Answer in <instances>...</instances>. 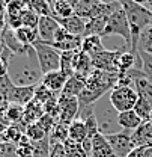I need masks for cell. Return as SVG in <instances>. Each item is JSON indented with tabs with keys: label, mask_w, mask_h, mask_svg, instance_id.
<instances>
[{
	"label": "cell",
	"mask_w": 152,
	"mask_h": 157,
	"mask_svg": "<svg viewBox=\"0 0 152 157\" xmlns=\"http://www.w3.org/2000/svg\"><path fill=\"white\" fill-rule=\"evenodd\" d=\"M42 76L33 45L23 55H12L8 62V77L14 86H38Z\"/></svg>",
	"instance_id": "1"
},
{
	"label": "cell",
	"mask_w": 152,
	"mask_h": 157,
	"mask_svg": "<svg viewBox=\"0 0 152 157\" xmlns=\"http://www.w3.org/2000/svg\"><path fill=\"white\" fill-rule=\"evenodd\" d=\"M117 73H109L101 70H92V73L86 78V89L78 97L80 104H94L107 92H110L117 85Z\"/></svg>",
	"instance_id": "2"
},
{
	"label": "cell",
	"mask_w": 152,
	"mask_h": 157,
	"mask_svg": "<svg viewBox=\"0 0 152 157\" xmlns=\"http://www.w3.org/2000/svg\"><path fill=\"white\" fill-rule=\"evenodd\" d=\"M117 2L120 3V6L125 11L127 18H128L130 30H131V53L139 55L137 53V41H139L140 33L149 24H152V12L148 8L134 3L133 0H117Z\"/></svg>",
	"instance_id": "3"
},
{
	"label": "cell",
	"mask_w": 152,
	"mask_h": 157,
	"mask_svg": "<svg viewBox=\"0 0 152 157\" xmlns=\"http://www.w3.org/2000/svg\"><path fill=\"white\" fill-rule=\"evenodd\" d=\"M94 115L101 135L110 136L124 130L119 125V112L112 106L109 95H104L96 103H94Z\"/></svg>",
	"instance_id": "4"
},
{
	"label": "cell",
	"mask_w": 152,
	"mask_h": 157,
	"mask_svg": "<svg viewBox=\"0 0 152 157\" xmlns=\"http://www.w3.org/2000/svg\"><path fill=\"white\" fill-rule=\"evenodd\" d=\"M114 35H117V36H120L124 39L125 41V47L130 48V52H131V30H130L127 14H125V11L122 8L117 9L114 14H112L109 17L106 30H104L101 38H110V36H114Z\"/></svg>",
	"instance_id": "5"
},
{
	"label": "cell",
	"mask_w": 152,
	"mask_h": 157,
	"mask_svg": "<svg viewBox=\"0 0 152 157\" xmlns=\"http://www.w3.org/2000/svg\"><path fill=\"white\" fill-rule=\"evenodd\" d=\"M33 48L36 52V58H38L42 74L60 70V52L59 50L51 47L50 44H45L41 41H36L33 44Z\"/></svg>",
	"instance_id": "6"
},
{
	"label": "cell",
	"mask_w": 152,
	"mask_h": 157,
	"mask_svg": "<svg viewBox=\"0 0 152 157\" xmlns=\"http://www.w3.org/2000/svg\"><path fill=\"white\" fill-rule=\"evenodd\" d=\"M109 98L112 106L120 113V112L133 110L139 100V94L133 86H114L109 92Z\"/></svg>",
	"instance_id": "7"
},
{
	"label": "cell",
	"mask_w": 152,
	"mask_h": 157,
	"mask_svg": "<svg viewBox=\"0 0 152 157\" xmlns=\"http://www.w3.org/2000/svg\"><path fill=\"white\" fill-rule=\"evenodd\" d=\"M133 130H122L116 135H110L106 136L113 153L117 157H128V154L135 148L133 140Z\"/></svg>",
	"instance_id": "8"
},
{
	"label": "cell",
	"mask_w": 152,
	"mask_h": 157,
	"mask_svg": "<svg viewBox=\"0 0 152 157\" xmlns=\"http://www.w3.org/2000/svg\"><path fill=\"white\" fill-rule=\"evenodd\" d=\"M59 122L71 124L77 119L78 110H80V101L76 97H65L59 95Z\"/></svg>",
	"instance_id": "9"
},
{
	"label": "cell",
	"mask_w": 152,
	"mask_h": 157,
	"mask_svg": "<svg viewBox=\"0 0 152 157\" xmlns=\"http://www.w3.org/2000/svg\"><path fill=\"white\" fill-rule=\"evenodd\" d=\"M81 42H83L81 36H74V35L68 33L63 27H60L57 30L53 42H50V45L54 47L56 50H59L62 53V52H76V50H80L81 48Z\"/></svg>",
	"instance_id": "10"
},
{
	"label": "cell",
	"mask_w": 152,
	"mask_h": 157,
	"mask_svg": "<svg viewBox=\"0 0 152 157\" xmlns=\"http://www.w3.org/2000/svg\"><path fill=\"white\" fill-rule=\"evenodd\" d=\"M122 50H104L102 53L92 56V65L95 70L109 71V73H117L116 71V59Z\"/></svg>",
	"instance_id": "11"
},
{
	"label": "cell",
	"mask_w": 152,
	"mask_h": 157,
	"mask_svg": "<svg viewBox=\"0 0 152 157\" xmlns=\"http://www.w3.org/2000/svg\"><path fill=\"white\" fill-rule=\"evenodd\" d=\"M59 29H60V24L54 17H39L38 35L41 42H45V44L53 42Z\"/></svg>",
	"instance_id": "12"
},
{
	"label": "cell",
	"mask_w": 152,
	"mask_h": 157,
	"mask_svg": "<svg viewBox=\"0 0 152 157\" xmlns=\"http://www.w3.org/2000/svg\"><path fill=\"white\" fill-rule=\"evenodd\" d=\"M35 88L36 86H12L6 101L18 106H27L35 98Z\"/></svg>",
	"instance_id": "13"
},
{
	"label": "cell",
	"mask_w": 152,
	"mask_h": 157,
	"mask_svg": "<svg viewBox=\"0 0 152 157\" xmlns=\"http://www.w3.org/2000/svg\"><path fill=\"white\" fill-rule=\"evenodd\" d=\"M72 67H74V74L78 77L87 78V76L92 73L94 70V65H92V58L89 55H86L84 52L77 50L74 53V62H72Z\"/></svg>",
	"instance_id": "14"
},
{
	"label": "cell",
	"mask_w": 152,
	"mask_h": 157,
	"mask_svg": "<svg viewBox=\"0 0 152 157\" xmlns=\"http://www.w3.org/2000/svg\"><path fill=\"white\" fill-rule=\"evenodd\" d=\"M60 24V27H63L68 33L74 35V36H84V30H86V23L87 20L80 18L77 15H72L69 18H56Z\"/></svg>",
	"instance_id": "15"
},
{
	"label": "cell",
	"mask_w": 152,
	"mask_h": 157,
	"mask_svg": "<svg viewBox=\"0 0 152 157\" xmlns=\"http://www.w3.org/2000/svg\"><path fill=\"white\" fill-rule=\"evenodd\" d=\"M66 80H68V77H66L60 70H57V71H51V73L44 74L41 83H42L45 88H48L51 92L60 94L62 89H63V86H65V83H66Z\"/></svg>",
	"instance_id": "16"
},
{
	"label": "cell",
	"mask_w": 152,
	"mask_h": 157,
	"mask_svg": "<svg viewBox=\"0 0 152 157\" xmlns=\"http://www.w3.org/2000/svg\"><path fill=\"white\" fill-rule=\"evenodd\" d=\"M91 157H117L113 153L107 137L101 133H96L92 137V154Z\"/></svg>",
	"instance_id": "17"
},
{
	"label": "cell",
	"mask_w": 152,
	"mask_h": 157,
	"mask_svg": "<svg viewBox=\"0 0 152 157\" xmlns=\"http://www.w3.org/2000/svg\"><path fill=\"white\" fill-rule=\"evenodd\" d=\"M86 89V78L78 77V76H71V77L66 80L60 95H65V97H76L78 98L81 95V92Z\"/></svg>",
	"instance_id": "18"
},
{
	"label": "cell",
	"mask_w": 152,
	"mask_h": 157,
	"mask_svg": "<svg viewBox=\"0 0 152 157\" xmlns=\"http://www.w3.org/2000/svg\"><path fill=\"white\" fill-rule=\"evenodd\" d=\"M135 60H140L139 55H133L131 52H120L116 59V71L117 74H125L135 68ZM142 62V60H140Z\"/></svg>",
	"instance_id": "19"
},
{
	"label": "cell",
	"mask_w": 152,
	"mask_h": 157,
	"mask_svg": "<svg viewBox=\"0 0 152 157\" xmlns=\"http://www.w3.org/2000/svg\"><path fill=\"white\" fill-rule=\"evenodd\" d=\"M137 53L139 56L152 58V24H149L139 36L137 41Z\"/></svg>",
	"instance_id": "20"
},
{
	"label": "cell",
	"mask_w": 152,
	"mask_h": 157,
	"mask_svg": "<svg viewBox=\"0 0 152 157\" xmlns=\"http://www.w3.org/2000/svg\"><path fill=\"white\" fill-rule=\"evenodd\" d=\"M99 0H80L74 6V15L80 17V18H84V20H91L95 9L99 6Z\"/></svg>",
	"instance_id": "21"
},
{
	"label": "cell",
	"mask_w": 152,
	"mask_h": 157,
	"mask_svg": "<svg viewBox=\"0 0 152 157\" xmlns=\"http://www.w3.org/2000/svg\"><path fill=\"white\" fill-rule=\"evenodd\" d=\"M106 48L101 42V36H96V35H92V36H84L83 38V42H81V52H84L86 55H89L91 58L92 56H96L99 53H102Z\"/></svg>",
	"instance_id": "22"
},
{
	"label": "cell",
	"mask_w": 152,
	"mask_h": 157,
	"mask_svg": "<svg viewBox=\"0 0 152 157\" xmlns=\"http://www.w3.org/2000/svg\"><path fill=\"white\" fill-rule=\"evenodd\" d=\"M143 124V121L139 118V115L134 110H127V112H120L119 113V125L124 130H137L140 125Z\"/></svg>",
	"instance_id": "23"
},
{
	"label": "cell",
	"mask_w": 152,
	"mask_h": 157,
	"mask_svg": "<svg viewBox=\"0 0 152 157\" xmlns=\"http://www.w3.org/2000/svg\"><path fill=\"white\" fill-rule=\"evenodd\" d=\"M107 21L109 17H96V18H91L87 20L86 23V30H84V36H102L104 30H106V26H107ZM83 36V38H84Z\"/></svg>",
	"instance_id": "24"
},
{
	"label": "cell",
	"mask_w": 152,
	"mask_h": 157,
	"mask_svg": "<svg viewBox=\"0 0 152 157\" xmlns=\"http://www.w3.org/2000/svg\"><path fill=\"white\" fill-rule=\"evenodd\" d=\"M68 135H69V140L77 142V144H81L87 137V128H86L84 122L80 121V119L72 121L69 124V127H68Z\"/></svg>",
	"instance_id": "25"
},
{
	"label": "cell",
	"mask_w": 152,
	"mask_h": 157,
	"mask_svg": "<svg viewBox=\"0 0 152 157\" xmlns=\"http://www.w3.org/2000/svg\"><path fill=\"white\" fill-rule=\"evenodd\" d=\"M15 36L23 45H33L36 41H39L38 29H30V27H24L21 26L20 29L14 30Z\"/></svg>",
	"instance_id": "26"
},
{
	"label": "cell",
	"mask_w": 152,
	"mask_h": 157,
	"mask_svg": "<svg viewBox=\"0 0 152 157\" xmlns=\"http://www.w3.org/2000/svg\"><path fill=\"white\" fill-rule=\"evenodd\" d=\"M26 6L36 12L39 17H53V11L47 0H24Z\"/></svg>",
	"instance_id": "27"
},
{
	"label": "cell",
	"mask_w": 152,
	"mask_h": 157,
	"mask_svg": "<svg viewBox=\"0 0 152 157\" xmlns=\"http://www.w3.org/2000/svg\"><path fill=\"white\" fill-rule=\"evenodd\" d=\"M133 110L139 115V118H140L143 122L149 121L152 118V104L149 101H146L145 98L139 97V100H137V103H135V106H134Z\"/></svg>",
	"instance_id": "28"
},
{
	"label": "cell",
	"mask_w": 152,
	"mask_h": 157,
	"mask_svg": "<svg viewBox=\"0 0 152 157\" xmlns=\"http://www.w3.org/2000/svg\"><path fill=\"white\" fill-rule=\"evenodd\" d=\"M76 52H62L60 53V71L68 78L71 77V76H74L72 62H74V53Z\"/></svg>",
	"instance_id": "29"
},
{
	"label": "cell",
	"mask_w": 152,
	"mask_h": 157,
	"mask_svg": "<svg viewBox=\"0 0 152 157\" xmlns=\"http://www.w3.org/2000/svg\"><path fill=\"white\" fill-rule=\"evenodd\" d=\"M51 11H53V17L54 18H69V17L74 15V6L69 5L66 0L59 2L57 5H54L51 8Z\"/></svg>",
	"instance_id": "30"
},
{
	"label": "cell",
	"mask_w": 152,
	"mask_h": 157,
	"mask_svg": "<svg viewBox=\"0 0 152 157\" xmlns=\"http://www.w3.org/2000/svg\"><path fill=\"white\" fill-rule=\"evenodd\" d=\"M68 124H63V122H57L56 125L53 127L51 133H50V140L51 142H60V144H65L69 135H68Z\"/></svg>",
	"instance_id": "31"
},
{
	"label": "cell",
	"mask_w": 152,
	"mask_h": 157,
	"mask_svg": "<svg viewBox=\"0 0 152 157\" xmlns=\"http://www.w3.org/2000/svg\"><path fill=\"white\" fill-rule=\"evenodd\" d=\"M24 135L29 137L32 142H39V140L45 139L47 136H50V135H47V133H45V130H44V128L39 125L38 122L29 124V125L26 127V132H24Z\"/></svg>",
	"instance_id": "32"
},
{
	"label": "cell",
	"mask_w": 152,
	"mask_h": 157,
	"mask_svg": "<svg viewBox=\"0 0 152 157\" xmlns=\"http://www.w3.org/2000/svg\"><path fill=\"white\" fill-rule=\"evenodd\" d=\"M21 24L24 27H30V29H38V23H39V15L36 12H33L32 9L26 8L21 12Z\"/></svg>",
	"instance_id": "33"
},
{
	"label": "cell",
	"mask_w": 152,
	"mask_h": 157,
	"mask_svg": "<svg viewBox=\"0 0 152 157\" xmlns=\"http://www.w3.org/2000/svg\"><path fill=\"white\" fill-rule=\"evenodd\" d=\"M65 147V151H66V156L68 157H89L87 153L83 150L81 144H77V142H72V140H66L63 144Z\"/></svg>",
	"instance_id": "34"
},
{
	"label": "cell",
	"mask_w": 152,
	"mask_h": 157,
	"mask_svg": "<svg viewBox=\"0 0 152 157\" xmlns=\"http://www.w3.org/2000/svg\"><path fill=\"white\" fill-rule=\"evenodd\" d=\"M56 95H60V94H54V92H51L48 88H45L42 83H39L38 86L35 88V101H38V103H41L42 106L48 101V100H51L53 97H56Z\"/></svg>",
	"instance_id": "35"
},
{
	"label": "cell",
	"mask_w": 152,
	"mask_h": 157,
	"mask_svg": "<svg viewBox=\"0 0 152 157\" xmlns=\"http://www.w3.org/2000/svg\"><path fill=\"white\" fill-rule=\"evenodd\" d=\"M23 117H24V107L23 106L8 103V119H9L11 124H18V122H21Z\"/></svg>",
	"instance_id": "36"
},
{
	"label": "cell",
	"mask_w": 152,
	"mask_h": 157,
	"mask_svg": "<svg viewBox=\"0 0 152 157\" xmlns=\"http://www.w3.org/2000/svg\"><path fill=\"white\" fill-rule=\"evenodd\" d=\"M48 157H68L63 144H60V142H51L50 140V156Z\"/></svg>",
	"instance_id": "37"
},
{
	"label": "cell",
	"mask_w": 152,
	"mask_h": 157,
	"mask_svg": "<svg viewBox=\"0 0 152 157\" xmlns=\"http://www.w3.org/2000/svg\"><path fill=\"white\" fill-rule=\"evenodd\" d=\"M81 147H83V150L87 153V156L91 157V154H92V139L86 137V139L81 142Z\"/></svg>",
	"instance_id": "38"
},
{
	"label": "cell",
	"mask_w": 152,
	"mask_h": 157,
	"mask_svg": "<svg viewBox=\"0 0 152 157\" xmlns=\"http://www.w3.org/2000/svg\"><path fill=\"white\" fill-rule=\"evenodd\" d=\"M143 150H145V147H137L128 154V157H143Z\"/></svg>",
	"instance_id": "39"
},
{
	"label": "cell",
	"mask_w": 152,
	"mask_h": 157,
	"mask_svg": "<svg viewBox=\"0 0 152 157\" xmlns=\"http://www.w3.org/2000/svg\"><path fill=\"white\" fill-rule=\"evenodd\" d=\"M5 76H8V63L3 59H0V77H5Z\"/></svg>",
	"instance_id": "40"
},
{
	"label": "cell",
	"mask_w": 152,
	"mask_h": 157,
	"mask_svg": "<svg viewBox=\"0 0 152 157\" xmlns=\"http://www.w3.org/2000/svg\"><path fill=\"white\" fill-rule=\"evenodd\" d=\"M143 157H152V147H145V150H143Z\"/></svg>",
	"instance_id": "41"
},
{
	"label": "cell",
	"mask_w": 152,
	"mask_h": 157,
	"mask_svg": "<svg viewBox=\"0 0 152 157\" xmlns=\"http://www.w3.org/2000/svg\"><path fill=\"white\" fill-rule=\"evenodd\" d=\"M9 2H11V0H0V12H5V8L8 6Z\"/></svg>",
	"instance_id": "42"
},
{
	"label": "cell",
	"mask_w": 152,
	"mask_h": 157,
	"mask_svg": "<svg viewBox=\"0 0 152 157\" xmlns=\"http://www.w3.org/2000/svg\"><path fill=\"white\" fill-rule=\"evenodd\" d=\"M134 3H137V5H140V6H146L151 0H133Z\"/></svg>",
	"instance_id": "43"
},
{
	"label": "cell",
	"mask_w": 152,
	"mask_h": 157,
	"mask_svg": "<svg viewBox=\"0 0 152 157\" xmlns=\"http://www.w3.org/2000/svg\"><path fill=\"white\" fill-rule=\"evenodd\" d=\"M48 2V5H50V8H53L54 5H57L59 2H62V0H47Z\"/></svg>",
	"instance_id": "44"
},
{
	"label": "cell",
	"mask_w": 152,
	"mask_h": 157,
	"mask_svg": "<svg viewBox=\"0 0 152 157\" xmlns=\"http://www.w3.org/2000/svg\"><path fill=\"white\" fill-rule=\"evenodd\" d=\"M66 2H68L69 5H72V6H76V5H77V3H78V2H80V0H66Z\"/></svg>",
	"instance_id": "45"
},
{
	"label": "cell",
	"mask_w": 152,
	"mask_h": 157,
	"mask_svg": "<svg viewBox=\"0 0 152 157\" xmlns=\"http://www.w3.org/2000/svg\"><path fill=\"white\" fill-rule=\"evenodd\" d=\"M99 2H102V3H114L117 0H99Z\"/></svg>",
	"instance_id": "46"
},
{
	"label": "cell",
	"mask_w": 152,
	"mask_h": 157,
	"mask_svg": "<svg viewBox=\"0 0 152 157\" xmlns=\"http://www.w3.org/2000/svg\"><path fill=\"white\" fill-rule=\"evenodd\" d=\"M21 157H33V154H27V156H21Z\"/></svg>",
	"instance_id": "47"
}]
</instances>
